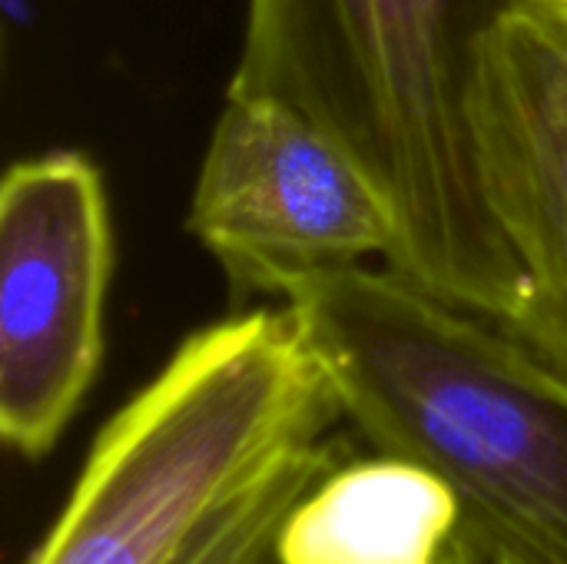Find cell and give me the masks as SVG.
Returning a JSON list of instances; mask_svg holds the SVG:
<instances>
[{"mask_svg":"<svg viewBox=\"0 0 567 564\" xmlns=\"http://www.w3.org/2000/svg\"><path fill=\"white\" fill-rule=\"evenodd\" d=\"M186 229L236 299L282 296L362 266H392L399 223L355 156L276 100L226 96L196 176Z\"/></svg>","mask_w":567,"mask_h":564,"instance_id":"obj_4","label":"cell"},{"mask_svg":"<svg viewBox=\"0 0 567 564\" xmlns=\"http://www.w3.org/2000/svg\"><path fill=\"white\" fill-rule=\"evenodd\" d=\"M515 0H246L226 96L276 100L322 126L389 199L392 269L505 329L525 273L472 153L475 40Z\"/></svg>","mask_w":567,"mask_h":564,"instance_id":"obj_1","label":"cell"},{"mask_svg":"<svg viewBox=\"0 0 567 564\" xmlns=\"http://www.w3.org/2000/svg\"><path fill=\"white\" fill-rule=\"evenodd\" d=\"M339 422L342 399L289 302L203 326L96 432L23 564H193L269 479L336 442Z\"/></svg>","mask_w":567,"mask_h":564,"instance_id":"obj_3","label":"cell"},{"mask_svg":"<svg viewBox=\"0 0 567 564\" xmlns=\"http://www.w3.org/2000/svg\"><path fill=\"white\" fill-rule=\"evenodd\" d=\"M286 302L372 452L439 472L518 564H567L565 389L392 266L316 276Z\"/></svg>","mask_w":567,"mask_h":564,"instance_id":"obj_2","label":"cell"},{"mask_svg":"<svg viewBox=\"0 0 567 564\" xmlns=\"http://www.w3.org/2000/svg\"><path fill=\"white\" fill-rule=\"evenodd\" d=\"M468 130L485 203L525 273L508 346L567 392V3L515 0L475 40Z\"/></svg>","mask_w":567,"mask_h":564,"instance_id":"obj_6","label":"cell"},{"mask_svg":"<svg viewBox=\"0 0 567 564\" xmlns=\"http://www.w3.org/2000/svg\"><path fill=\"white\" fill-rule=\"evenodd\" d=\"M445 564H518L512 555H505L485 532H478L468 522H458V532L449 545Z\"/></svg>","mask_w":567,"mask_h":564,"instance_id":"obj_9","label":"cell"},{"mask_svg":"<svg viewBox=\"0 0 567 564\" xmlns=\"http://www.w3.org/2000/svg\"><path fill=\"white\" fill-rule=\"evenodd\" d=\"M346 459L349 455H342V442L336 439L326 449L286 465L213 532L193 564H282L279 532L286 519L306 499V492H312V485Z\"/></svg>","mask_w":567,"mask_h":564,"instance_id":"obj_8","label":"cell"},{"mask_svg":"<svg viewBox=\"0 0 567 564\" xmlns=\"http://www.w3.org/2000/svg\"><path fill=\"white\" fill-rule=\"evenodd\" d=\"M462 499L432 469L375 452L326 472L279 532L282 564H445Z\"/></svg>","mask_w":567,"mask_h":564,"instance_id":"obj_7","label":"cell"},{"mask_svg":"<svg viewBox=\"0 0 567 564\" xmlns=\"http://www.w3.org/2000/svg\"><path fill=\"white\" fill-rule=\"evenodd\" d=\"M113 273L96 163L73 150L10 163L0 183V435L43 459L103 362Z\"/></svg>","mask_w":567,"mask_h":564,"instance_id":"obj_5","label":"cell"}]
</instances>
